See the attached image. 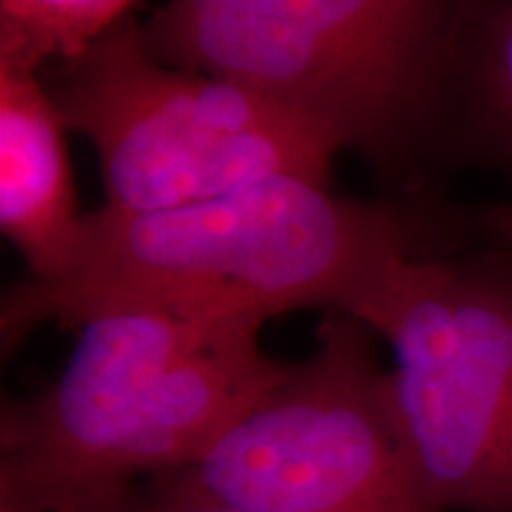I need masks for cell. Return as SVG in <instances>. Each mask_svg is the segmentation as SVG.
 <instances>
[{
	"mask_svg": "<svg viewBox=\"0 0 512 512\" xmlns=\"http://www.w3.org/2000/svg\"><path fill=\"white\" fill-rule=\"evenodd\" d=\"M143 0H0V62L41 72L133 17Z\"/></svg>",
	"mask_w": 512,
	"mask_h": 512,
	"instance_id": "cell-9",
	"label": "cell"
},
{
	"mask_svg": "<svg viewBox=\"0 0 512 512\" xmlns=\"http://www.w3.org/2000/svg\"><path fill=\"white\" fill-rule=\"evenodd\" d=\"M453 0H166L159 62L235 81L389 181L432 169Z\"/></svg>",
	"mask_w": 512,
	"mask_h": 512,
	"instance_id": "cell-3",
	"label": "cell"
},
{
	"mask_svg": "<svg viewBox=\"0 0 512 512\" xmlns=\"http://www.w3.org/2000/svg\"><path fill=\"white\" fill-rule=\"evenodd\" d=\"M0 512H29V510L22 508V505L15 501H10V498L0 496Z\"/></svg>",
	"mask_w": 512,
	"mask_h": 512,
	"instance_id": "cell-12",
	"label": "cell"
},
{
	"mask_svg": "<svg viewBox=\"0 0 512 512\" xmlns=\"http://www.w3.org/2000/svg\"><path fill=\"white\" fill-rule=\"evenodd\" d=\"M446 211L427 192L366 202L309 178H273L171 209L102 204L83 214L60 271L3 292V354L43 325L81 328L112 311L259 323L309 306L347 313L377 271L430 238Z\"/></svg>",
	"mask_w": 512,
	"mask_h": 512,
	"instance_id": "cell-1",
	"label": "cell"
},
{
	"mask_svg": "<svg viewBox=\"0 0 512 512\" xmlns=\"http://www.w3.org/2000/svg\"><path fill=\"white\" fill-rule=\"evenodd\" d=\"M31 512V510H29ZM50 512H245L204 494L181 472H164L119 486L105 496L67 505Z\"/></svg>",
	"mask_w": 512,
	"mask_h": 512,
	"instance_id": "cell-10",
	"label": "cell"
},
{
	"mask_svg": "<svg viewBox=\"0 0 512 512\" xmlns=\"http://www.w3.org/2000/svg\"><path fill=\"white\" fill-rule=\"evenodd\" d=\"M264 323L131 309L81 325L60 377L0 415V496L50 512L188 470L278 380Z\"/></svg>",
	"mask_w": 512,
	"mask_h": 512,
	"instance_id": "cell-2",
	"label": "cell"
},
{
	"mask_svg": "<svg viewBox=\"0 0 512 512\" xmlns=\"http://www.w3.org/2000/svg\"><path fill=\"white\" fill-rule=\"evenodd\" d=\"M347 316L392 347L396 422L434 512H512V249L448 207Z\"/></svg>",
	"mask_w": 512,
	"mask_h": 512,
	"instance_id": "cell-4",
	"label": "cell"
},
{
	"mask_svg": "<svg viewBox=\"0 0 512 512\" xmlns=\"http://www.w3.org/2000/svg\"><path fill=\"white\" fill-rule=\"evenodd\" d=\"M477 219L491 238H496L505 247L512 249V192L505 200L491 204L486 209H479Z\"/></svg>",
	"mask_w": 512,
	"mask_h": 512,
	"instance_id": "cell-11",
	"label": "cell"
},
{
	"mask_svg": "<svg viewBox=\"0 0 512 512\" xmlns=\"http://www.w3.org/2000/svg\"><path fill=\"white\" fill-rule=\"evenodd\" d=\"M373 332L328 311L316 347L202 460L178 470L245 512H434L396 422Z\"/></svg>",
	"mask_w": 512,
	"mask_h": 512,
	"instance_id": "cell-6",
	"label": "cell"
},
{
	"mask_svg": "<svg viewBox=\"0 0 512 512\" xmlns=\"http://www.w3.org/2000/svg\"><path fill=\"white\" fill-rule=\"evenodd\" d=\"M512 178V0H453L432 169Z\"/></svg>",
	"mask_w": 512,
	"mask_h": 512,
	"instance_id": "cell-8",
	"label": "cell"
},
{
	"mask_svg": "<svg viewBox=\"0 0 512 512\" xmlns=\"http://www.w3.org/2000/svg\"><path fill=\"white\" fill-rule=\"evenodd\" d=\"M41 79L98 155L105 207L155 211L273 178L328 183L337 145L240 83L159 62L128 17Z\"/></svg>",
	"mask_w": 512,
	"mask_h": 512,
	"instance_id": "cell-5",
	"label": "cell"
},
{
	"mask_svg": "<svg viewBox=\"0 0 512 512\" xmlns=\"http://www.w3.org/2000/svg\"><path fill=\"white\" fill-rule=\"evenodd\" d=\"M64 136L41 72L0 62V228L27 278L60 271L83 221Z\"/></svg>",
	"mask_w": 512,
	"mask_h": 512,
	"instance_id": "cell-7",
	"label": "cell"
}]
</instances>
